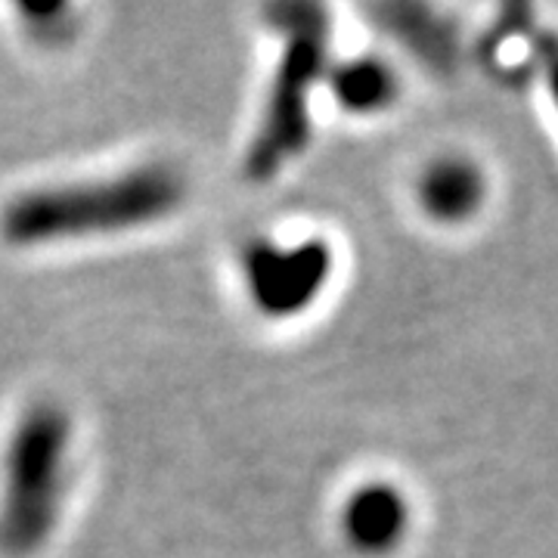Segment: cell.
Masks as SVG:
<instances>
[{"instance_id": "6da1fadb", "label": "cell", "mask_w": 558, "mask_h": 558, "mask_svg": "<svg viewBox=\"0 0 558 558\" xmlns=\"http://www.w3.org/2000/svg\"><path fill=\"white\" fill-rule=\"evenodd\" d=\"M183 193V178L168 165H140L119 178L44 186L3 211V236L13 245H40L124 233L168 218Z\"/></svg>"}, {"instance_id": "7a4b0ae2", "label": "cell", "mask_w": 558, "mask_h": 558, "mask_svg": "<svg viewBox=\"0 0 558 558\" xmlns=\"http://www.w3.org/2000/svg\"><path fill=\"white\" fill-rule=\"evenodd\" d=\"M270 22L286 38L279 57L270 100L248 156L245 174L252 180H274L282 165L304 153L311 140V94L326 65L329 20L314 3H277L270 7Z\"/></svg>"}, {"instance_id": "3957f363", "label": "cell", "mask_w": 558, "mask_h": 558, "mask_svg": "<svg viewBox=\"0 0 558 558\" xmlns=\"http://www.w3.org/2000/svg\"><path fill=\"white\" fill-rule=\"evenodd\" d=\"M69 416L57 403H38L20 418L7 459L0 494V549L32 556L53 534L65 490Z\"/></svg>"}, {"instance_id": "277c9868", "label": "cell", "mask_w": 558, "mask_h": 558, "mask_svg": "<svg viewBox=\"0 0 558 558\" xmlns=\"http://www.w3.org/2000/svg\"><path fill=\"white\" fill-rule=\"evenodd\" d=\"M242 267L248 295L258 311L267 317H295L326 289L332 274V252L319 240L301 245L255 242L245 252Z\"/></svg>"}, {"instance_id": "5b68a950", "label": "cell", "mask_w": 558, "mask_h": 558, "mask_svg": "<svg viewBox=\"0 0 558 558\" xmlns=\"http://www.w3.org/2000/svg\"><path fill=\"white\" fill-rule=\"evenodd\" d=\"M410 527V506L391 484H366L341 509V531L351 546L369 556L395 549Z\"/></svg>"}, {"instance_id": "8992f818", "label": "cell", "mask_w": 558, "mask_h": 558, "mask_svg": "<svg viewBox=\"0 0 558 558\" xmlns=\"http://www.w3.org/2000/svg\"><path fill=\"white\" fill-rule=\"evenodd\" d=\"M487 183L475 161L440 159L418 180V202L435 220L459 223L472 218L484 202Z\"/></svg>"}, {"instance_id": "52a82bcc", "label": "cell", "mask_w": 558, "mask_h": 558, "mask_svg": "<svg viewBox=\"0 0 558 558\" xmlns=\"http://www.w3.org/2000/svg\"><path fill=\"white\" fill-rule=\"evenodd\" d=\"M332 94L351 112H379L398 97V78L381 60H354L332 72Z\"/></svg>"}, {"instance_id": "ba28073f", "label": "cell", "mask_w": 558, "mask_h": 558, "mask_svg": "<svg viewBox=\"0 0 558 558\" xmlns=\"http://www.w3.org/2000/svg\"><path fill=\"white\" fill-rule=\"evenodd\" d=\"M531 53L537 57L539 69H543V78H546V87L553 94V102L558 109V35L556 32H534L531 35Z\"/></svg>"}]
</instances>
